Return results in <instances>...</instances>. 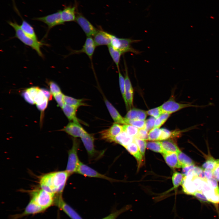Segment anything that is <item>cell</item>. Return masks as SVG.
Masks as SVG:
<instances>
[{
    "label": "cell",
    "mask_w": 219,
    "mask_h": 219,
    "mask_svg": "<svg viewBox=\"0 0 219 219\" xmlns=\"http://www.w3.org/2000/svg\"><path fill=\"white\" fill-rule=\"evenodd\" d=\"M70 175L66 170L47 173L40 177V188L55 195L62 194Z\"/></svg>",
    "instance_id": "cell-1"
},
{
    "label": "cell",
    "mask_w": 219,
    "mask_h": 219,
    "mask_svg": "<svg viewBox=\"0 0 219 219\" xmlns=\"http://www.w3.org/2000/svg\"><path fill=\"white\" fill-rule=\"evenodd\" d=\"M8 24L11 26L15 31V37L18 38L25 45L30 47L35 50L38 55L42 57H43L41 50V47L44 44L38 40H35L25 33L16 22H8Z\"/></svg>",
    "instance_id": "cell-2"
},
{
    "label": "cell",
    "mask_w": 219,
    "mask_h": 219,
    "mask_svg": "<svg viewBox=\"0 0 219 219\" xmlns=\"http://www.w3.org/2000/svg\"><path fill=\"white\" fill-rule=\"evenodd\" d=\"M31 200L44 210L54 204L55 194L41 188L30 193Z\"/></svg>",
    "instance_id": "cell-3"
},
{
    "label": "cell",
    "mask_w": 219,
    "mask_h": 219,
    "mask_svg": "<svg viewBox=\"0 0 219 219\" xmlns=\"http://www.w3.org/2000/svg\"><path fill=\"white\" fill-rule=\"evenodd\" d=\"M79 147V143L75 139L73 141L71 148L68 151V158L66 170L70 175L76 173L80 161L78 156V152Z\"/></svg>",
    "instance_id": "cell-4"
},
{
    "label": "cell",
    "mask_w": 219,
    "mask_h": 219,
    "mask_svg": "<svg viewBox=\"0 0 219 219\" xmlns=\"http://www.w3.org/2000/svg\"><path fill=\"white\" fill-rule=\"evenodd\" d=\"M205 106L194 105L192 103H181L176 102L173 98H171L160 106L163 113H172L182 109L190 107H200Z\"/></svg>",
    "instance_id": "cell-5"
},
{
    "label": "cell",
    "mask_w": 219,
    "mask_h": 219,
    "mask_svg": "<svg viewBox=\"0 0 219 219\" xmlns=\"http://www.w3.org/2000/svg\"><path fill=\"white\" fill-rule=\"evenodd\" d=\"M61 10L45 16L35 17L33 20L41 22L46 24L48 26L49 31L53 27L59 25L63 24L61 15Z\"/></svg>",
    "instance_id": "cell-6"
},
{
    "label": "cell",
    "mask_w": 219,
    "mask_h": 219,
    "mask_svg": "<svg viewBox=\"0 0 219 219\" xmlns=\"http://www.w3.org/2000/svg\"><path fill=\"white\" fill-rule=\"evenodd\" d=\"M85 177L104 179L111 182L116 181L114 179L102 174L80 161L76 172Z\"/></svg>",
    "instance_id": "cell-7"
},
{
    "label": "cell",
    "mask_w": 219,
    "mask_h": 219,
    "mask_svg": "<svg viewBox=\"0 0 219 219\" xmlns=\"http://www.w3.org/2000/svg\"><path fill=\"white\" fill-rule=\"evenodd\" d=\"M71 219H83L64 200L62 194L56 195L54 203Z\"/></svg>",
    "instance_id": "cell-8"
},
{
    "label": "cell",
    "mask_w": 219,
    "mask_h": 219,
    "mask_svg": "<svg viewBox=\"0 0 219 219\" xmlns=\"http://www.w3.org/2000/svg\"><path fill=\"white\" fill-rule=\"evenodd\" d=\"M75 21L82 28L87 37L93 36L98 30L86 18L80 13L77 14Z\"/></svg>",
    "instance_id": "cell-9"
},
{
    "label": "cell",
    "mask_w": 219,
    "mask_h": 219,
    "mask_svg": "<svg viewBox=\"0 0 219 219\" xmlns=\"http://www.w3.org/2000/svg\"><path fill=\"white\" fill-rule=\"evenodd\" d=\"M123 131V126L115 123L109 128L100 132V136L102 139L113 142L115 137Z\"/></svg>",
    "instance_id": "cell-10"
},
{
    "label": "cell",
    "mask_w": 219,
    "mask_h": 219,
    "mask_svg": "<svg viewBox=\"0 0 219 219\" xmlns=\"http://www.w3.org/2000/svg\"><path fill=\"white\" fill-rule=\"evenodd\" d=\"M81 138L89 158H93L96 157L98 151L96 150L95 148L94 136L92 134L87 132Z\"/></svg>",
    "instance_id": "cell-11"
},
{
    "label": "cell",
    "mask_w": 219,
    "mask_h": 219,
    "mask_svg": "<svg viewBox=\"0 0 219 219\" xmlns=\"http://www.w3.org/2000/svg\"><path fill=\"white\" fill-rule=\"evenodd\" d=\"M44 211L42 208L30 200L22 213L12 215L10 217V219H19L28 215L41 213Z\"/></svg>",
    "instance_id": "cell-12"
},
{
    "label": "cell",
    "mask_w": 219,
    "mask_h": 219,
    "mask_svg": "<svg viewBox=\"0 0 219 219\" xmlns=\"http://www.w3.org/2000/svg\"><path fill=\"white\" fill-rule=\"evenodd\" d=\"M61 130L75 137H81L87 132L78 121L69 123Z\"/></svg>",
    "instance_id": "cell-13"
},
{
    "label": "cell",
    "mask_w": 219,
    "mask_h": 219,
    "mask_svg": "<svg viewBox=\"0 0 219 219\" xmlns=\"http://www.w3.org/2000/svg\"><path fill=\"white\" fill-rule=\"evenodd\" d=\"M96 46L92 37H87L82 48L80 50H72L70 54L85 53L91 60Z\"/></svg>",
    "instance_id": "cell-14"
},
{
    "label": "cell",
    "mask_w": 219,
    "mask_h": 219,
    "mask_svg": "<svg viewBox=\"0 0 219 219\" xmlns=\"http://www.w3.org/2000/svg\"><path fill=\"white\" fill-rule=\"evenodd\" d=\"M113 35L102 30H98L93 36V40L96 46L106 45L111 44Z\"/></svg>",
    "instance_id": "cell-15"
},
{
    "label": "cell",
    "mask_w": 219,
    "mask_h": 219,
    "mask_svg": "<svg viewBox=\"0 0 219 219\" xmlns=\"http://www.w3.org/2000/svg\"><path fill=\"white\" fill-rule=\"evenodd\" d=\"M139 40H133L130 38H119L120 46L118 50L122 53L131 52L136 54H139L140 52L133 48L132 43L139 42Z\"/></svg>",
    "instance_id": "cell-16"
},
{
    "label": "cell",
    "mask_w": 219,
    "mask_h": 219,
    "mask_svg": "<svg viewBox=\"0 0 219 219\" xmlns=\"http://www.w3.org/2000/svg\"><path fill=\"white\" fill-rule=\"evenodd\" d=\"M76 8L75 6H66L61 10V17L64 23L66 22L75 21Z\"/></svg>",
    "instance_id": "cell-17"
},
{
    "label": "cell",
    "mask_w": 219,
    "mask_h": 219,
    "mask_svg": "<svg viewBox=\"0 0 219 219\" xmlns=\"http://www.w3.org/2000/svg\"><path fill=\"white\" fill-rule=\"evenodd\" d=\"M147 116L146 111L133 108L128 111L124 118L131 120H144Z\"/></svg>",
    "instance_id": "cell-18"
},
{
    "label": "cell",
    "mask_w": 219,
    "mask_h": 219,
    "mask_svg": "<svg viewBox=\"0 0 219 219\" xmlns=\"http://www.w3.org/2000/svg\"><path fill=\"white\" fill-rule=\"evenodd\" d=\"M193 176L189 175L184 177L182 185L183 191L187 194L193 195L197 191L192 181Z\"/></svg>",
    "instance_id": "cell-19"
},
{
    "label": "cell",
    "mask_w": 219,
    "mask_h": 219,
    "mask_svg": "<svg viewBox=\"0 0 219 219\" xmlns=\"http://www.w3.org/2000/svg\"><path fill=\"white\" fill-rule=\"evenodd\" d=\"M104 101L108 110L115 123L125 124L124 118L122 117L114 107L107 99H105Z\"/></svg>",
    "instance_id": "cell-20"
},
{
    "label": "cell",
    "mask_w": 219,
    "mask_h": 219,
    "mask_svg": "<svg viewBox=\"0 0 219 219\" xmlns=\"http://www.w3.org/2000/svg\"><path fill=\"white\" fill-rule=\"evenodd\" d=\"M134 137L123 131L114 138L113 142L119 144L125 148L134 142Z\"/></svg>",
    "instance_id": "cell-21"
},
{
    "label": "cell",
    "mask_w": 219,
    "mask_h": 219,
    "mask_svg": "<svg viewBox=\"0 0 219 219\" xmlns=\"http://www.w3.org/2000/svg\"><path fill=\"white\" fill-rule=\"evenodd\" d=\"M125 148L136 159L138 164V166L139 167L142 163L144 157L136 144L134 142H133Z\"/></svg>",
    "instance_id": "cell-22"
},
{
    "label": "cell",
    "mask_w": 219,
    "mask_h": 219,
    "mask_svg": "<svg viewBox=\"0 0 219 219\" xmlns=\"http://www.w3.org/2000/svg\"><path fill=\"white\" fill-rule=\"evenodd\" d=\"M164 159L167 164L172 168H179V164L177 153H169L163 154Z\"/></svg>",
    "instance_id": "cell-23"
},
{
    "label": "cell",
    "mask_w": 219,
    "mask_h": 219,
    "mask_svg": "<svg viewBox=\"0 0 219 219\" xmlns=\"http://www.w3.org/2000/svg\"><path fill=\"white\" fill-rule=\"evenodd\" d=\"M16 10V12L22 19V23L20 25L21 30L29 36L35 40H38L37 36L33 27L27 21L23 19L17 9Z\"/></svg>",
    "instance_id": "cell-24"
},
{
    "label": "cell",
    "mask_w": 219,
    "mask_h": 219,
    "mask_svg": "<svg viewBox=\"0 0 219 219\" xmlns=\"http://www.w3.org/2000/svg\"><path fill=\"white\" fill-rule=\"evenodd\" d=\"M78 107L71 106L66 104L62 108L64 113L69 120L73 121H78L76 116Z\"/></svg>",
    "instance_id": "cell-25"
},
{
    "label": "cell",
    "mask_w": 219,
    "mask_h": 219,
    "mask_svg": "<svg viewBox=\"0 0 219 219\" xmlns=\"http://www.w3.org/2000/svg\"><path fill=\"white\" fill-rule=\"evenodd\" d=\"M161 142L162 147L164 151V154L177 153L179 150L176 144L170 140H164Z\"/></svg>",
    "instance_id": "cell-26"
},
{
    "label": "cell",
    "mask_w": 219,
    "mask_h": 219,
    "mask_svg": "<svg viewBox=\"0 0 219 219\" xmlns=\"http://www.w3.org/2000/svg\"><path fill=\"white\" fill-rule=\"evenodd\" d=\"M177 153L179 164L181 168H183L187 166L194 165L193 160L180 150Z\"/></svg>",
    "instance_id": "cell-27"
},
{
    "label": "cell",
    "mask_w": 219,
    "mask_h": 219,
    "mask_svg": "<svg viewBox=\"0 0 219 219\" xmlns=\"http://www.w3.org/2000/svg\"><path fill=\"white\" fill-rule=\"evenodd\" d=\"M108 48L110 55L119 71L120 70L119 64L120 57L123 54L120 50L113 48L110 45L108 46Z\"/></svg>",
    "instance_id": "cell-28"
},
{
    "label": "cell",
    "mask_w": 219,
    "mask_h": 219,
    "mask_svg": "<svg viewBox=\"0 0 219 219\" xmlns=\"http://www.w3.org/2000/svg\"><path fill=\"white\" fill-rule=\"evenodd\" d=\"M64 100L65 104L78 107L86 105L82 99H77L65 95L64 96Z\"/></svg>",
    "instance_id": "cell-29"
},
{
    "label": "cell",
    "mask_w": 219,
    "mask_h": 219,
    "mask_svg": "<svg viewBox=\"0 0 219 219\" xmlns=\"http://www.w3.org/2000/svg\"><path fill=\"white\" fill-rule=\"evenodd\" d=\"M146 147L154 151L164 153V151L162 146L161 142L158 141L149 142L146 143Z\"/></svg>",
    "instance_id": "cell-30"
},
{
    "label": "cell",
    "mask_w": 219,
    "mask_h": 219,
    "mask_svg": "<svg viewBox=\"0 0 219 219\" xmlns=\"http://www.w3.org/2000/svg\"><path fill=\"white\" fill-rule=\"evenodd\" d=\"M184 177V175L182 173L179 172H176L173 173L172 177L173 189L176 188L182 184Z\"/></svg>",
    "instance_id": "cell-31"
},
{
    "label": "cell",
    "mask_w": 219,
    "mask_h": 219,
    "mask_svg": "<svg viewBox=\"0 0 219 219\" xmlns=\"http://www.w3.org/2000/svg\"><path fill=\"white\" fill-rule=\"evenodd\" d=\"M162 130L159 128L154 127L148 133V140L151 141L159 140Z\"/></svg>",
    "instance_id": "cell-32"
},
{
    "label": "cell",
    "mask_w": 219,
    "mask_h": 219,
    "mask_svg": "<svg viewBox=\"0 0 219 219\" xmlns=\"http://www.w3.org/2000/svg\"><path fill=\"white\" fill-rule=\"evenodd\" d=\"M122 126L123 131L133 137L136 135L139 130L138 128L130 125L125 124Z\"/></svg>",
    "instance_id": "cell-33"
},
{
    "label": "cell",
    "mask_w": 219,
    "mask_h": 219,
    "mask_svg": "<svg viewBox=\"0 0 219 219\" xmlns=\"http://www.w3.org/2000/svg\"><path fill=\"white\" fill-rule=\"evenodd\" d=\"M171 113L165 112L162 114L156 119L154 127L159 128L162 125L169 117Z\"/></svg>",
    "instance_id": "cell-34"
},
{
    "label": "cell",
    "mask_w": 219,
    "mask_h": 219,
    "mask_svg": "<svg viewBox=\"0 0 219 219\" xmlns=\"http://www.w3.org/2000/svg\"><path fill=\"white\" fill-rule=\"evenodd\" d=\"M131 207L130 205H127L119 210L112 213L102 219H116L121 214L128 210Z\"/></svg>",
    "instance_id": "cell-35"
},
{
    "label": "cell",
    "mask_w": 219,
    "mask_h": 219,
    "mask_svg": "<svg viewBox=\"0 0 219 219\" xmlns=\"http://www.w3.org/2000/svg\"><path fill=\"white\" fill-rule=\"evenodd\" d=\"M125 124L130 125L139 129L144 128L145 124L144 120H129L124 118Z\"/></svg>",
    "instance_id": "cell-36"
},
{
    "label": "cell",
    "mask_w": 219,
    "mask_h": 219,
    "mask_svg": "<svg viewBox=\"0 0 219 219\" xmlns=\"http://www.w3.org/2000/svg\"><path fill=\"white\" fill-rule=\"evenodd\" d=\"M119 86L121 93L125 105L126 104L125 99V79L121 74L120 70L118 71Z\"/></svg>",
    "instance_id": "cell-37"
},
{
    "label": "cell",
    "mask_w": 219,
    "mask_h": 219,
    "mask_svg": "<svg viewBox=\"0 0 219 219\" xmlns=\"http://www.w3.org/2000/svg\"><path fill=\"white\" fill-rule=\"evenodd\" d=\"M217 166L216 160L210 158L207 160L203 164L202 168L203 170L209 169L213 171Z\"/></svg>",
    "instance_id": "cell-38"
},
{
    "label": "cell",
    "mask_w": 219,
    "mask_h": 219,
    "mask_svg": "<svg viewBox=\"0 0 219 219\" xmlns=\"http://www.w3.org/2000/svg\"><path fill=\"white\" fill-rule=\"evenodd\" d=\"M134 141L137 145L141 154L144 157L147 143L145 140L134 137Z\"/></svg>",
    "instance_id": "cell-39"
},
{
    "label": "cell",
    "mask_w": 219,
    "mask_h": 219,
    "mask_svg": "<svg viewBox=\"0 0 219 219\" xmlns=\"http://www.w3.org/2000/svg\"><path fill=\"white\" fill-rule=\"evenodd\" d=\"M146 113L147 114L155 118H158L163 113L160 106L149 110L146 111Z\"/></svg>",
    "instance_id": "cell-40"
},
{
    "label": "cell",
    "mask_w": 219,
    "mask_h": 219,
    "mask_svg": "<svg viewBox=\"0 0 219 219\" xmlns=\"http://www.w3.org/2000/svg\"><path fill=\"white\" fill-rule=\"evenodd\" d=\"M192 181L196 190L202 191L204 181L198 176H194Z\"/></svg>",
    "instance_id": "cell-41"
},
{
    "label": "cell",
    "mask_w": 219,
    "mask_h": 219,
    "mask_svg": "<svg viewBox=\"0 0 219 219\" xmlns=\"http://www.w3.org/2000/svg\"><path fill=\"white\" fill-rule=\"evenodd\" d=\"M47 99L40 89L34 99L33 101L36 105H40L43 103Z\"/></svg>",
    "instance_id": "cell-42"
},
{
    "label": "cell",
    "mask_w": 219,
    "mask_h": 219,
    "mask_svg": "<svg viewBox=\"0 0 219 219\" xmlns=\"http://www.w3.org/2000/svg\"><path fill=\"white\" fill-rule=\"evenodd\" d=\"M50 91L52 95H54L61 92V89L58 85L55 82L53 81L49 82Z\"/></svg>",
    "instance_id": "cell-43"
},
{
    "label": "cell",
    "mask_w": 219,
    "mask_h": 219,
    "mask_svg": "<svg viewBox=\"0 0 219 219\" xmlns=\"http://www.w3.org/2000/svg\"><path fill=\"white\" fill-rule=\"evenodd\" d=\"M156 118L151 116L145 121L144 128L148 131H150L154 127Z\"/></svg>",
    "instance_id": "cell-44"
},
{
    "label": "cell",
    "mask_w": 219,
    "mask_h": 219,
    "mask_svg": "<svg viewBox=\"0 0 219 219\" xmlns=\"http://www.w3.org/2000/svg\"><path fill=\"white\" fill-rule=\"evenodd\" d=\"M161 134L159 141L164 140L172 137V132L164 128H161Z\"/></svg>",
    "instance_id": "cell-45"
},
{
    "label": "cell",
    "mask_w": 219,
    "mask_h": 219,
    "mask_svg": "<svg viewBox=\"0 0 219 219\" xmlns=\"http://www.w3.org/2000/svg\"><path fill=\"white\" fill-rule=\"evenodd\" d=\"M134 137L144 140H148V131L144 128L139 129L137 133Z\"/></svg>",
    "instance_id": "cell-46"
},
{
    "label": "cell",
    "mask_w": 219,
    "mask_h": 219,
    "mask_svg": "<svg viewBox=\"0 0 219 219\" xmlns=\"http://www.w3.org/2000/svg\"><path fill=\"white\" fill-rule=\"evenodd\" d=\"M64 95L61 92L53 95L54 98L56 101L58 106L61 108L64 106L65 103L64 100Z\"/></svg>",
    "instance_id": "cell-47"
},
{
    "label": "cell",
    "mask_w": 219,
    "mask_h": 219,
    "mask_svg": "<svg viewBox=\"0 0 219 219\" xmlns=\"http://www.w3.org/2000/svg\"><path fill=\"white\" fill-rule=\"evenodd\" d=\"M206 181L209 185L214 189L215 192L219 195V187L216 179L214 178H212L210 179H207Z\"/></svg>",
    "instance_id": "cell-48"
},
{
    "label": "cell",
    "mask_w": 219,
    "mask_h": 219,
    "mask_svg": "<svg viewBox=\"0 0 219 219\" xmlns=\"http://www.w3.org/2000/svg\"><path fill=\"white\" fill-rule=\"evenodd\" d=\"M200 201L203 203H209V202L202 191H197L193 195Z\"/></svg>",
    "instance_id": "cell-49"
},
{
    "label": "cell",
    "mask_w": 219,
    "mask_h": 219,
    "mask_svg": "<svg viewBox=\"0 0 219 219\" xmlns=\"http://www.w3.org/2000/svg\"><path fill=\"white\" fill-rule=\"evenodd\" d=\"M40 89L37 87H32L27 89L26 90L33 100L35 97Z\"/></svg>",
    "instance_id": "cell-50"
},
{
    "label": "cell",
    "mask_w": 219,
    "mask_h": 219,
    "mask_svg": "<svg viewBox=\"0 0 219 219\" xmlns=\"http://www.w3.org/2000/svg\"><path fill=\"white\" fill-rule=\"evenodd\" d=\"M22 95L27 102L31 104H35L33 100L26 90L23 92Z\"/></svg>",
    "instance_id": "cell-51"
},
{
    "label": "cell",
    "mask_w": 219,
    "mask_h": 219,
    "mask_svg": "<svg viewBox=\"0 0 219 219\" xmlns=\"http://www.w3.org/2000/svg\"><path fill=\"white\" fill-rule=\"evenodd\" d=\"M194 166V165H193L187 166L183 168L182 173L184 176H187Z\"/></svg>",
    "instance_id": "cell-52"
},
{
    "label": "cell",
    "mask_w": 219,
    "mask_h": 219,
    "mask_svg": "<svg viewBox=\"0 0 219 219\" xmlns=\"http://www.w3.org/2000/svg\"><path fill=\"white\" fill-rule=\"evenodd\" d=\"M203 170L202 168L194 166L192 169V174L194 176H198Z\"/></svg>",
    "instance_id": "cell-53"
},
{
    "label": "cell",
    "mask_w": 219,
    "mask_h": 219,
    "mask_svg": "<svg viewBox=\"0 0 219 219\" xmlns=\"http://www.w3.org/2000/svg\"><path fill=\"white\" fill-rule=\"evenodd\" d=\"M48 101V99H47L43 103L40 105H36L37 108L41 112H43L47 106Z\"/></svg>",
    "instance_id": "cell-54"
},
{
    "label": "cell",
    "mask_w": 219,
    "mask_h": 219,
    "mask_svg": "<svg viewBox=\"0 0 219 219\" xmlns=\"http://www.w3.org/2000/svg\"><path fill=\"white\" fill-rule=\"evenodd\" d=\"M40 89L48 100H52V95L50 91L44 88H42Z\"/></svg>",
    "instance_id": "cell-55"
},
{
    "label": "cell",
    "mask_w": 219,
    "mask_h": 219,
    "mask_svg": "<svg viewBox=\"0 0 219 219\" xmlns=\"http://www.w3.org/2000/svg\"><path fill=\"white\" fill-rule=\"evenodd\" d=\"M203 171L207 179H209L213 178V171L209 169H204L203 170Z\"/></svg>",
    "instance_id": "cell-56"
},
{
    "label": "cell",
    "mask_w": 219,
    "mask_h": 219,
    "mask_svg": "<svg viewBox=\"0 0 219 219\" xmlns=\"http://www.w3.org/2000/svg\"><path fill=\"white\" fill-rule=\"evenodd\" d=\"M213 177L217 181H219V166H217L213 171Z\"/></svg>",
    "instance_id": "cell-57"
},
{
    "label": "cell",
    "mask_w": 219,
    "mask_h": 219,
    "mask_svg": "<svg viewBox=\"0 0 219 219\" xmlns=\"http://www.w3.org/2000/svg\"><path fill=\"white\" fill-rule=\"evenodd\" d=\"M216 162L217 165L219 166V159L216 160Z\"/></svg>",
    "instance_id": "cell-58"
}]
</instances>
